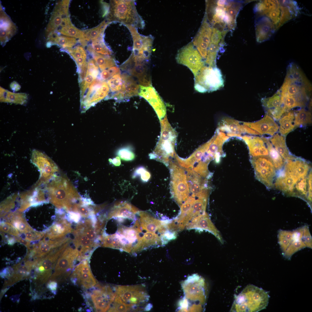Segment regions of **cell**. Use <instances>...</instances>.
<instances>
[{
    "instance_id": "obj_24",
    "label": "cell",
    "mask_w": 312,
    "mask_h": 312,
    "mask_svg": "<svg viewBox=\"0 0 312 312\" xmlns=\"http://www.w3.org/2000/svg\"><path fill=\"white\" fill-rule=\"evenodd\" d=\"M243 124L255 131L260 135L272 136L278 131V125L270 116L266 114L261 120L254 122H243Z\"/></svg>"
},
{
    "instance_id": "obj_18",
    "label": "cell",
    "mask_w": 312,
    "mask_h": 312,
    "mask_svg": "<svg viewBox=\"0 0 312 312\" xmlns=\"http://www.w3.org/2000/svg\"><path fill=\"white\" fill-rule=\"evenodd\" d=\"M70 278L73 283L87 289L93 288L97 283L88 262L86 259L75 266L71 275Z\"/></svg>"
},
{
    "instance_id": "obj_7",
    "label": "cell",
    "mask_w": 312,
    "mask_h": 312,
    "mask_svg": "<svg viewBox=\"0 0 312 312\" xmlns=\"http://www.w3.org/2000/svg\"><path fill=\"white\" fill-rule=\"evenodd\" d=\"M169 168L170 174V192L172 197L180 206L189 197V189L184 170L177 163L171 161Z\"/></svg>"
},
{
    "instance_id": "obj_54",
    "label": "cell",
    "mask_w": 312,
    "mask_h": 312,
    "mask_svg": "<svg viewBox=\"0 0 312 312\" xmlns=\"http://www.w3.org/2000/svg\"><path fill=\"white\" fill-rule=\"evenodd\" d=\"M196 200L195 198L192 196H189L187 200L181 206L180 214L175 220L173 221L176 225L179 224L187 214L192 207Z\"/></svg>"
},
{
    "instance_id": "obj_44",
    "label": "cell",
    "mask_w": 312,
    "mask_h": 312,
    "mask_svg": "<svg viewBox=\"0 0 312 312\" xmlns=\"http://www.w3.org/2000/svg\"><path fill=\"white\" fill-rule=\"evenodd\" d=\"M207 199L203 198H198L196 199L186 215L190 221L205 212Z\"/></svg>"
},
{
    "instance_id": "obj_42",
    "label": "cell",
    "mask_w": 312,
    "mask_h": 312,
    "mask_svg": "<svg viewBox=\"0 0 312 312\" xmlns=\"http://www.w3.org/2000/svg\"><path fill=\"white\" fill-rule=\"evenodd\" d=\"M49 40L66 50L72 48L77 42V39L64 36L59 35L55 33L49 35Z\"/></svg>"
},
{
    "instance_id": "obj_38",
    "label": "cell",
    "mask_w": 312,
    "mask_h": 312,
    "mask_svg": "<svg viewBox=\"0 0 312 312\" xmlns=\"http://www.w3.org/2000/svg\"><path fill=\"white\" fill-rule=\"evenodd\" d=\"M71 230L69 224L65 220H60L50 228L45 237L51 239H58Z\"/></svg>"
},
{
    "instance_id": "obj_46",
    "label": "cell",
    "mask_w": 312,
    "mask_h": 312,
    "mask_svg": "<svg viewBox=\"0 0 312 312\" xmlns=\"http://www.w3.org/2000/svg\"><path fill=\"white\" fill-rule=\"evenodd\" d=\"M160 244H163L161 237L153 232H147L141 237L140 242L141 250Z\"/></svg>"
},
{
    "instance_id": "obj_17",
    "label": "cell",
    "mask_w": 312,
    "mask_h": 312,
    "mask_svg": "<svg viewBox=\"0 0 312 312\" xmlns=\"http://www.w3.org/2000/svg\"><path fill=\"white\" fill-rule=\"evenodd\" d=\"M31 160L40 172V179L48 181L51 179L57 171L58 167L55 163L44 153L36 149L33 150Z\"/></svg>"
},
{
    "instance_id": "obj_31",
    "label": "cell",
    "mask_w": 312,
    "mask_h": 312,
    "mask_svg": "<svg viewBox=\"0 0 312 312\" xmlns=\"http://www.w3.org/2000/svg\"><path fill=\"white\" fill-rule=\"evenodd\" d=\"M57 32L65 36L78 39L83 46L87 44L84 36V31L74 26L72 24L70 17L66 19L57 29Z\"/></svg>"
},
{
    "instance_id": "obj_56",
    "label": "cell",
    "mask_w": 312,
    "mask_h": 312,
    "mask_svg": "<svg viewBox=\"0 0 312 312\" xmlns=\"http://www.w3.org/2000/svg\"><path fill=\"white\" fill-rule=\"evenodd\" d=\"M112 303L108 311L109 312H127L132 308L115 298Z\"/></svg>"
},
{
    "instance_id": "obj_12",
    "label": "cell",
    "mask_w": 312,
    "mask_h": 312,
    "mask_svg": "<svg viewBox=\"0 0 312 312\" xmlns=\"http://www.w3.org/2000/svg\"><path fill=\"white\" fill-rule=\"evenodd\" d=\"M125 26L129 30L133 38V47L131 54L138 60L148 61L152 52L153 37L151 35H142L139 33L136 27L129 25Z\"/></svg>"
},
{
    "instance_id": "obj_55",
    "label": "cell",
    "mask_w": 312,
    "mask_h": 312,
    "mask_svg": "<svg viewBox=\"0 0 312 312\" xmlns=\"http://www.w3.org/2000/svg\"><path fill=\"white\" fill-rule=\"evenodd\" d=\"M279 94L278 92L270 97L262 99L261 102L263 106L268 109L283 106L281 101V94Z\"/></svg>"
},
{
    "instance_id": "obj_40",
    "label": "cell",
    "mask_w": 312,
    "mask_h": 312,
    "mask_svg": "<svg viewBox=\"0 0 312 312\" xmlns=\"http://www.w3.org/2000/svg\"><path fill=\"white\" fill-rule=\"evenodd\" d=\"M121 75L125 84L124 93L126 98L129 100L130 97L137 95L139 85L130 75L124 72Z\"/></svg>"
},
{
    "instance_id": "obj_5",
    "label": "cell",
    "mask_w": 312,
    "mask_h": 312,
    "mask_svg": "<svg viewBox=\"0 0 312 312\" xmlns=\"http://www.w3.org/2000/svg\"><path fill=\"white\" fill-rule=\"evenodd\" d=\"M278 237L282 254L288 260L296 252L307 247L308 244V237L304 226L292 231L280 230Z\"/></svg>"
},
{
    "instance_id": "obj_16",
    "label": "cell",
    "mask_w": 312,
    "mask_h": 312,
    "mask_svg": "<svg viewBox=\"0 0 312 312\" xmlns=\"http://www.w3.org/2000/svg\"><path fill=\"white\" fill-rule=\"evenodd\" d=\"M79 255L77 248L67 246L58 259L54 272L49 280L55 281L66 272H69L72 269Z\"/></svg>"
},
{
    "instance_id": "obj_26",
    "label": "cell",
    "mask_w": 312,
    "mask_h": 312,
    "mask_svg": "<svg viewBox=\"0 0 312 312\" xmlns=\"http://www.w3.org/2000/svg\"><path fill=\"white\" fill-rule=\"evenodd\" d=\"M34 261L24 260L22 262L15 265L12 269L11 274L8 280L4 282V287L10 286L15 283L29 276L33 268Z\"/></svg>"
},
{
    "instance_id": "obj_61",
    "label": "cell",
    "mask_w": 312,
    "mask_h": 312,
    "mask_svg": "<svg viewBox=\"0 0 312 312\" xmlns=\"http://www.w3.org/2000/svg\"><path fill=\"white\" fill-rule=\"evenodd\" d=\"M0 227L1 230L3 232L16 236L19 234L18 230L9 222H3L1 224Z\"/></svg>"
},
{
    "instance_id": "obj_21",
    "label": "cell",
    "mask_w": 312,
    "mask_h": 312,
    "mask_svg": "<svg viewBox=\"0 0 312 312\" xmlns=\"http://www.w3.org/2000/svg\"><path fill=\"white\" fill-rule=\"evenodd\" d=\"M187 178L192 196L197 198L208 197L209 189L206 178H204L190 169H186Z\"/></svg>"
},
{
    "instance_id": "obj_30",
    "label": "cell",
    "mask_w": 312,
    "mask_h": 312,
    "mask_svg": "<svg viewBox=\"0 0 312 312\" xmlns=\"http://www.w3.org/2000/svg\"><path fill=\"white\" fill-rule=\"evenodd\" d=\"M99 74V67L95 61L90 59L87 62V70L84 79L80 83L81 99L84 96L92 83L98 77Z\"/></svg>"
},
{
    "instance_id": "obj_39",
    "label": "cell",
    "mask_w": 312,
    "mask_h": 312,
    "mask_svg": "<svg viewBox=\"0 0 312 312\" xmlns=\"http://www.w3.org/2000/svg\"><path fill=\"white\" fill-rule=\"evenodd\" d=\"M87 50L92 55L99 67L101 70L116 66L114 59L110 55H104L98 53L92 48L91 45H89Z\"/></svg>"
},
{
    "instance_id": "obj_37",
    "label": "cell",
    "mask_w": 312,
    "mask_h": 312,
    "mask_svg": "<svg viewBox=\"0 0 312 312\" xmlns=\"http://www.w3.org/2000/svg\"><path fill=\"white\" fill-rule=\"evenodd\" d=\"M294 112L289 110L285 113L278 120V132L281 135L286 137L296 129L294 123Z\"/></svg>"
},
{
    "instance_id": "obj_9",
    "label": "cell",
    "mask_w": 312,
    "mask_h": 312,
    "mask_svg": "<svg viewBox=\"0 0 312 312\" xmlns=\"http://www.w3.org/2000/svg\"><path fill=\"white\" fill-rule=\"evenodd\" d=\"M67 242L55 251L49 253L45 257L34 261V278L36 282L43 284L51 275L52 270L60 255L68 244Z\"/></svg>"
},
{
    "instance_id": "obj_53",
    "label": "cell",
    "mask_w": 312,
    "mask_h": 312,
    "mask_svg": "<svg viewBox=\"0 0 312 312\" xmlns=\"http://www.w3.org/2000/svg\"><path fill=\"white\" fill-rule=\"evenodd\" d=\"M107 83L112 93V94L120 91L123 84L121 74L114 75L107 80Z\"/></svg>"
},
{
    "instance_id": "obj_47",
    "label": "cell",
    "mask_w": 312,
    "mask_h": 312,
    "mask_svg": "<svg viewBox=\"0 0 312 312\" xmlns=\"http://www.w3.org/2000/svg\"><path fill=\"white\" fill-rule=\"evenodd\" d=\"M294 123L296 128L302 127L311 124L312 123V115L311 112L301 109L295 112Z\"/></svg>"
},
{
    "instance_id": "obj_10",
    "label": "cell",
    "mask_w": 312,
    "mask_h": 312,
    "mask_svg": "<svg viewBox=\"0 0 312 312\" xmlns=\"http://www.w3.org/2000/svg\"><path fill=\"white\" fill-rule=\"evenodd\" d=\"M177 63L187 66L194 77L205 65V62L192 42L179 49L176 57Z\"/></svg>"
},
{
    "instance_id": "obj_49",
    "label": "cell",
    "mask_w": 312,
    "mask_h": 312,
    "mask_svg": "<svg viewBox=\"0 0 312 312\" xmlns=\"http://www.w3.org/2000/svg\"><path fill=\"white\" fill-rule=\"evenodd\" d=\"M22 94L12 93V94H8L6 90L4 91L3 94H1L0 101L3 102L25 104L27 101V96L26 94Z\"/></svg>"
},
{
    "instance_id": "obj_20",
    "label": "cell",
    "mask_w": 312,
    "mask_h": 312,
    "mask_svg": "<svg viewBox=\"0 0 312 312\" xmlns=\"http://www.w3.org/2000/svg\"><path fill=\"white\" fill-rule=\"evenodd\" d=\"M138 95L146 100L154 109L161 120L166 116V109L164 102L152 85L145 87L140 85Z\"/></svg>"
},
{
    "instance_id": "obj_41",
    "label": "cell",
    "mask_w": 312,
    "mask_h": 312,
    "mask_svg": "<svg viewBox=\"0 0 312 312\" xmlns=\"http://www.w3.org/2000/svg\"><path fill=\"white\" fill-rule=\"evenodd\" d=\"M66 50L75 61L78 70L83 66L87 64L86 61L87 53L84 48L78 45L74 48Z\"/></svg>"
},
{
    "instance_id": "obj_29",
    "label": "cell",
    "mask_w": 312,
    "mask_h": 312,
    "mask_svg": "<svg viewBox=\"0 0 312 312\" xmlns=\"http://www.w3.org/2000/svg\"><path fill=\"white\" fill-rule=\"evenodd\" d=\"M239 122L230 118L225 117L220 123L218 129L221 131L227 132V136L229 137H240L242 133H246L247 126L241 125Z\"/></svg>"
},
{
    "instance_id": "obj_8",
    "label": "cell",
    "mask_w": 312,
    "mask_h": 312,
    "mask_svg": "<svg viewBox=\"0 0 312 312\" xmlns=\"http://www.w3.org/2000/svg\"><path fill=\"white\" fill-rule=\"evenodd\" d=\"M255 178L268 189L274 187L277 171L268 155L250 157Z\"/></svg>"
},
{
    "instance_id": "obj_6",
    "label": "cell",
    "mask_w": 312,
    "mask_h": 312,
    "mask_svg": "<svg viewBox=\"0 0 312 312\" xmlns=\"http://www.w3.org/2000/svg\"><path fill=\"white\" fill-rule=\"evenodd\" d=\"M194 88L201 93L216 91L224 86V80L217 67L204 65L194 77Z\"/></svg>"
},
{
    "instance_id": "obj_19",
    "label": "cell",
    "mask_w": 312,
    "mask_h": 312,
    "mask_svg": "<svg viewBox=\"0 0 312 312\" xmlns=\"http://www.w3.org/2000/svg\"><path fill=\"white\" fill-rule=\"evenodd\" d=\"M212 28L205 16L201 26L192 41L203 59L205 60L207 56L211 40Z\"/></svg>"
},
{
    "instance_id": "obj_3",
    "label": "cell",
    "mask_w": 312,
    "mask_h": 312,
    "mask_svg": "<svg viewBox=\"0 0 312 312\" xmlns=\"http://www.w3.org/2000/svg\"><path fill=\"white\" fill-rule=\"evenodd\" d=\"M108 18L110 22H118L136 28L142 29L145 26L144 21L137 11L134 0L110 1Z\"/></svg>"
},
{
    "instance_id": "obj_25",
    "label": "cell",
    "mask_w": 312,
    "mask_h": 312,
    "mask_svg": "<svg viewBox=\"0 0 312 312\" xmlns=\"http://www.w3.org/2000/svg\"><path fill=\"white\" fill-rule=\"evenodd\" d=\"M218 131H216L214 135L209 140L200 146L187 159H182L176 153L174 157L179 164L186 169L192 168L195 164L201 160L203 156L209 149Z\"/></svg>"
},
{
    "instance_id": "obj_4",
    "label": "cell",
    "mask_w": 312,
    "mask_h": 312,
    "mask_svg": "<svg viewBox=\"0 0 312 312\" xmlns=\"http://www.w3.org/2000/svg\"><path fill=\"white\" fill-rule=\"evenodd\" d=\"M161 132L160 137L150 158L156 159L169 166L170 159L176 153L174 147L177 137L176 131L169 122L167 116L160 120Z\"/></svg>"
},
{
    "instance_id": "obj_34",
    "label": "cell",
    "mask_w": 312,
    "mask_h": 312,
    "mask_svg": "<svg viewBox=\"0 0 312 312\" xmlns=\"http://www.w3.org/2000/svg\"><path fill=\"white\" fill-rule=\"evenodd\" d=\"M66 242L65 239H58L56 241H46L44 239L39 243L37 248L35 247L33 249L34 255L36 259H41L47 255L54 248L57 247Z\"/></svg>"
},
{
    "instance_id": "obj_51",
    "label": "cell",
    "mask_w": 312,
    "mask_h": 312,
    "mask_svg": "<svg viewBox=\"0 0 312 312\" xmlns=\"http://www.w3.org/2000/svg\"><path fill=\"white\" fill-rule=\"evenodd\" d=\"M104 35L92 41V48L94 51L100 54L110 55L112 53V51L105 44L103 39Z\"/></svg>"
},
{
    "instance_id": "obj_60",
    "label": "cell",
    "mask_w": 312,
    "mask_h": 312,
    "mask_svg": "<svg viewBox=\"0 0 312 312\" xmlns=\"http://www.w3.org/2000/svg\"><path fill=\"white\" fill-rule=\"evenodd\" d=\"M117 155L122 159L126 161H131L135 157L134 153L127 148L120 149L117 152Z\"/></svg>"
},
{
    "instance_id": "obj_2",
    "label": "cell",
    "mask_w": 312,
    "mask_h": 312,
    "mask_svg": "<svg viewBox=\"0 0 312 312\" xmlns=\"http://www.w3.org/2000/svg\"><path fill=\"white\" fill-rule=\"evenodd\" d=\"M269 292L252 285H249L235 296L231 312H258L266 308Z\"/></svg>"
},
{
    "instance_id": "obj_32",
    "label": "cell",
    "mask_w": 312,
    "mask_h": 312,
    "mask_svg": "<svg viewBox=\"0 0 312 312\" xmlns=\"http://www.w3.org/2000/svg\"><path fill=\"white\" fill-rule=\"evenodd\" d=\"M140 220L141 227L146 231L154 232L167 224L165 221L156 219L146 212L140 213Z\"/></svg>"
},
{
    "instance_id": "obj_15",
    "label": "cell",
    "mask_w": 312,
    "mask_h": 312,
    "mask_svg": "<svg viewBox=\"0 0 312 312\" xmlns=\"http://www.w3.org/2000/svg\"><path fill=\"white\" fill-rule=\"evenodd\" d=\"M96 284L90 294V298L96 311L106 312L114 301L116 289L114 291L109 285Z\"/></svg>"
},
{
    "instance_id": "obj_22",
    "label": "cell",
    "mask_w": 312,
    "mask_h": 312,
    "mask_svg": "<svg viewBox=\"0 0 312 312\" xmlns=\"http://www.w3.org/2000/svg\"><path fill=\"white\" fill-rule=\"evenodd\" d=\"M187 229L204 230L213 234L222 244L224 240L219 231L211 221L208 214L205 212L193 219L187 225Z\"/></svg>"
},
{
    "instance_id": "obj_27",
    "label": "cell",
    "mask_w": 312,
    "mask_h": 312,
    "mask_svg": "<svg viewBox=\"0 0 312 312\" xmlns=\"http://www.w3.org/2000/svg\"><path fill=\"white\" fill-rule=\"evenodd\" d=\"M276 28L270 19L265 16L260 18L256 23V40L261 42L270 38Z\"/></svg>"
},
{
    "instance_id": "obj_43",
    "label": "cell",
    "mask_w": 312,
    "mask_h": 312,
    "mask_svg": "<svg viewBox=\"0 0 312 312\" xmlns=\"http://www.w3.org/2000/svg\"><path fill=\"white\" fill-rule=\"evenodd\" d=\"M266 144L268 151V156L271 159L277 172L283 167L285 160L273 147L269 138L262 137Z\"/></svg>"
},
{
    "instance_id": "obj_11",
    "label": "cell",
    "mask_w": 312,
    "mask_h": 312,
    "mask_svg": "<svg viewBox=\"0 0 312 312\" xmlns=\"http://www.w3.org/2000/svg\"><path fill=\"white\" fill-rule=\"evenodd\" d=\"M87 91L81 99V109L82 112L107 98L110 90L107 82L98 78L92 83Z\"/></svg>"
},
{
    "instance_id": "obj_63",
    "label": "cell",
    "mask_w": 312,
    "mask_h": 312,
    "mask_svg": "<svg viewBox=\"0 0 312 312\" xmlns=\"http://www.w3.org/2000/svg\"><path fill=\"white\" fill-rule=\"evenodd\" d=\"M57 284L56 281H51L48 284L47 288L52 292H55L57 290Z\"/></svg>"
},
{
    "instance_id": "obj_64",
    "label": "cell",
    "mask_w": 312,
    "mask_h": 312,
    "mask_svg": "<svg viewBox=\"0 0 312 312\" xmlns=\"http://www.w3.org/2000/svg\"><path fill=\"white\" fill-rule=\"evenodd\" d=\"M110 162L112 163L113 165L116 166H119L120 164V158L118 157L114 158L112 159H109Z\"/></svg>"
},
{
    "instance_id": "obj_14",
    "label": "cell",
    "mask_w": 312,
    "mask_h": 312,
    "mask_svg": "<svg viewBox=\"0 0 312 312\" xmlns=\"http://www.w3.org/2000/svg\"><path fill=\"white\" fill-rule=\"evenodd\" d=\"M115 298L132 307L145 302L148 296L141 285L118 286L116 287Z\"/></svg>"
},
{
    "instance_id": "obj_1",
    "label": "cell",
    "mask_w": 312,
    "mask_h": 312,
    "mask_svg": "<svg viewBox=\"0 0 312 312\" xmlns=\"http://www.w3.org/2000/svg\"><path fill=\"white\" fill-rule=\"evenodd\" d=\"M51 179L47 187L50 201L58 208L71 210L82 198L66 179L54 176Z\"/></svg>"
},
{
    "instance_id": "obj_48",
    "label": "cell",
    "mask_w": 312,
    "mask_h": 312,
    "mask_svg": "<svg viewBox=\"0 0 312 312\" xmlns=\"http://www.w3.org/2000/svg\"><path fill=\"white\" fill-rule=\"evenodd\" d=\"M288 73L286 77L293 83L296 81H301L305 85H308L309 83L301 71L295 64H290L288 67Z\"/></svg>"
},
{
    "instance_id": "obj_35",
    "label": "cell",
    "mask_w": 312,
    "mask_h": 312,
    "mask_svg": "<svg viewBox=\"0 0 312 312\" xmlns=\"http://www.w3.org/2000/svg\"><path fill=\"white\" fill-rule=\"evenodd\" d=\"M138 210L129 203H122L115 206L111 211L108 218L118 217L134 219Z\"/></svg>"
},
{
    "instance_id": "obj_59",
    "label": "cell",
    "mask_w": 312,
    "mask_h": 312,
    "mask_svg": "<svg viewBox=\"0 0 312 312\" xmlns=\"http://www.w3.org/2000/svg\"><path fill=\"white\" fill-rule=\"evenodd\" d=\"M225 33V31L222 32L217 27H212L210 42L219 44L223 36Z\"/></svg>"
},
{
    "instance_id": "obj_13",
    "label": "cell",
    "mask_w": 312,
    "mask_h": 312,
    "mask_svg": "<svg viewBox=\"0 0 312 312\" xmlns=\"http://www.w3.org/2000/svg\"><path fill=\"white\" fill-rule=\"evenodd\" d=\"M148 61L138 60L131 54L119 68L124 73L136 78L140 85L149 86L151 85V83L150 75L148 73Z\"/></svg>"
},
{
    "instance_id": "obj_33",
    "label": "cell",
    "mask_w": 312,
    "mask_h": 312,
    "mask_svg": "<svg viewBox=\"0 0 312 312\" xmlns=\"http://www.w3.org/2000/svg\"><path fill=\"white\" fill-rule=\"evenodd\" d=\"M217 130L218 133L215 139L210 145L208 152L216 159V162L218 163L220 161V157L224 155L222 150L223 145L229 137L222 131Z\"/></svg>"
},
{
    "instance_id": "obj_58",
    "label": "cell",
    "mask_w": 312,
    "mask_h": 312,
    "mask_svg": "<svg viewBox=\"0 0 312 312\" xmlns=\"http://www.w3.org/2000/svg\"><path fill=\"white\" fill-rule=\"evenodd\" d=\"M287 112L282 106L278 107L268 109L266 114L271 116L275 120L277 121Z\"/></svg>"
},
{
    "instance_id": "obj_57",
    "label": "cell",
    "mask_w": 312,
    "mask_h": 312,
    "mask_svg": "<svg viewBox=\"0 0 312 312\" xmlns=\"http://www.w3.org/2000/svg\"><path fill=\"white\" fill-rule=\"evenodd\" d=\"M151 176L150 172L145 167L140 166L135 170L133 174L132 178L134 179L139 176L143 182H146L149 180Z\"/></svg>"
},
{
    "instance_id": "obj_62",
    "label": "cell",
    "mask_w": 312,
    "mask_h": 312,
    "mask_svg": "<svg viewBox=\"0 0 312 312\" xmlns=\"http://www.w3.org/2000/svg\"><path fill=\"white\" fill-rule=\"evenodd\" d=\"M107 69L111 78L116 74L121 73L120 68L116 66L111 67Z\"/></svg>"
},
{
    "instance_id": "obj_23",
    "label": "cell",
    "mask_w": 312,
    "mask_h": 312,
    "mask_svg": "<svg viewBox=\"0 0 312 312\" xmlns=\"http://www.w3.org/2000/svg\"><path fill=\"white\" fill-rule=\"evenodd\" d=\"M70 1L63 0L56 4L47 27L49 35L54 33L60 27L65 19L70 17L68 11Z\"/></svg>"
},
{
    "instance_id": "obj_45",
    "label": "cell",
    "mask_w": 312,
    "mask_h": 312,
    "mask_svg": "<svg viewBox=\"0 0 312 312\" xmlns=\"http://www.w3.org/2000/svg\"><path fill=\"white\" fill-rule=\"evenodd\" d=\"M110 23L111 22L108 21L104 20L97 26L84 31V36L86 41L87 42L90 40L92 41L102 35H104V31L106 28Z\"/></svg>"
},
{
    "instance_id": "obj_36",
    "label": "cell",
    "mask_w": 312,
    "mask_h": 312,
    "mask_svg": "<svg viewBox=\"0 0 312 312\" xmlns=\"http://www.w3.org/2000/svg\"><path fill=\"white\" fill-rule=\"evenodd\" d=\"M285 137L277 133L269 138L273 147L285 161L293 155L287 146Z\"/></svg>"
},
{
    "instance_id": "obj_28",
    "label": "cell",
    "mask_w": 312,
    "mask_h": 312,
    "mask_svg": "<svg viewBox=\"0 0 312 312\" xmlns=\"http://www.w3.org/2000/svg\"><path fill=\"white\" fill-rule=\"evenodd\" d=\"M242 138L248 146L250 157L268 155L266 144L262 137L245 135Z\"/></svg>"
},
{
    "instance_id": "obj_52",
    "label": "cell",
    "mask_w": 312,
    "mask_h": 312,
    "mask_svg": "<svg viewBox=\"0 0 312 312\" xmlns=\"http://www.w3.org/2000/svg\"><path fill=\"white\" fill-rule=\"evenodd\" d=\"M11 223L18 230L24 234L34 231L20 214L12 217Z\"/></svg>"
},
{
    "instance_id": "obj_50",
    "label": "cell",
    "mask_w": 312,
    "mask_h": 312,
    "mask_svg": "<svg viewBox=\"0 0 312 312\" xmlns=\"http://www.w3.org/2000/svg\"><path fill=\"white\" fill-rule=\"evenodd\" d=\"M220 47L219 44L210 42L205 61L206 65L212 67H216V59Z\"/></svg>"
}]
</instances>
